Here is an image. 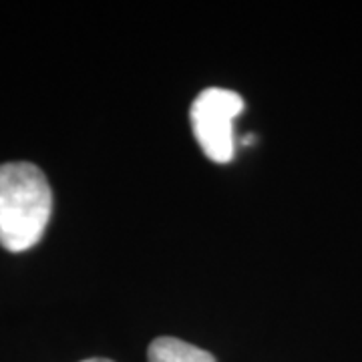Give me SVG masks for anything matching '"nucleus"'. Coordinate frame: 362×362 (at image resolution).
<instances>
[{
  "instance_id": "nucleus-1",
  "label": "nucleus",
  "mask_w": 362,
  "mask_h": 362,
  "mask_svg": "<svg viewBox=\"0 0 362 362\" xmlns=\"http://www.w3.org/2000/svg\"><path fill=\"white\" fill-rule=\"evenodd\" d=\"M52 211V192L37 165H0V246L25 252L37 246Z\"/></svg>"
},
{
  "instance_id": "nucleus-2",
  "label": "nucleus",
  "mask_w": 362,
  "mask_h": 362,
  "mask_svg": "<svg viewBox=\"0 0 362 362\" xmlns=\"http://www.w3.org/2000/svg\"><path fill=\"white\" fill-rule=\"evenodd\" d=\"M244 111V99L230 89H204L189 109L192 129L207 159L228 163L233 157V119Z\"/></svg>"
},
{
  "instance_id": "nucleus-3",
  "label": "nucleus",
  "mask_w": 362,
  "mask_h": 362,
  "mask_svg": "<svg viewBox=\"0 0 362 362\" xmlns=\"http://www.w3.org/2000/svg\"><path fill=\"white\" fill-rule=\"evenodd\" d=\"M147 358L149 362H216L211 352L171 337L156 338L147 350Z\"/></svg>"
},
{
  "instance_id": "nucleus-4",
  "label": "nucleus",
  "mask_w": 362,
  "mask_h": 362,
  "mask_svg": "<svg viewBox=\"0 0 362 362\" xmlns=\"http://www.w3.org/2000/svg\"><path fill=\"white\" fill-rule=\"evenodd\" d=\"M83 362H113V361H107V358H87V361Z\"/></svg>"
}]
</instances>
